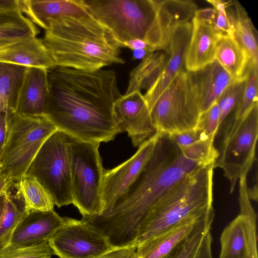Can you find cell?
Returning <instances> with one entry per match:
<instances>
[{"label":"cell","mask_w":258,"mask_h":258,"mask_svg":"<svg viewBox=\"0 0 258 258\" xmlns=\"http://www.w3.org/2000/svg\"><path fill=\"white\" fill-rule=\"evenodd\" d=\"M191 21L178 26L174 31L164 67L155 82L143 95L149 109L184 68V57L190 39Z\"/></svg>","instance_id":"obj_17"},{"label":"cell","mask_w":258,"mask_h":258,"mask_svg":"<svg viewBox=\"0 0 258 258\" xmlns=\"http://www.w3.org/2000/svg\"><path fill=\"white\" fill-rule=\"evenodd\" d=\"M20 10V0H0V11Z\"/></svg>","instance_id":"obj_44"},{"label":"cell","mask_w":258,"mask_h":258,"mask_svg":"<svg viewBox=\"0 0 258 258\" xmlns=\"http://www.w3.org/2000/svg\"><path fill=\"white\" fill-rule=\"evenodd\" d=\"M99 258H139L137 247H126L110 250Z\"/></svg>","instance_id":"obj_39"},{"label":"cell","mask_w":258,"mask_h":258,"mask_svg":"<svg viewBox=\"0 0 258 258\" xmlns=\"http://www.w3.org/2000/svg\"><path fill=\"white\" fill-rule=\"evenodd\" d=\"M233 5L236 12L233 35L247 51L252 62L258 64L257 42L254 26L241 4L234 1Z\"/></svg>","instance_id":"obj_29"},{"label":"cell","mask_w":258,"mask_h":258,"mask_svg":"<svg viewBox=\"0 0 258 258\" xmlns=\"http://www.w3.org/2000/svg\"><path fill=\"white\" fill-rule=\"evenodd\" d=\"M28 68L0 62V113H15L20 92Z\"/></svg>","instance_id":"obj_25"},{"label":"cell","mask_w":258,"mask_h":258,"mask_svg":"<svg viewBox=\"0 0 258 258\" xmlns=\"http://www.w3.org/2000/svg\"><path fill=\"white\" fill-rule=\"evenodd\" d=\"M258 64L250 60L246 71V82L241 98L235 107L234 120L243 118L258 103Z\"/></svg>","instance_id":"obj_31"},{"label":"cell","mask_w":258,"mask_h":258,"mask_svg":"<svg viewBox=\"0 0 258 258\" xmlns=\"http://www.w3.org/2000/svg\"><path fill=\"white\" fill-rule=\"evenodd\" d=\"M250 60L247 51L234 35L223 36L219 39L216 48L215 60L234 80L245 77Z\"/></svg>","instance_id":"obj_24"},{"label":"cell","mask_w":258,"mask_h":258,"mask_svg":"<svg viewBox=\"0 0 258 258\" xmlns=\"http://www.w3.org/2000/svg\"><path fill=\"white\" fill-rule=\"evenodd\" d=\"M27 213L9 191L0 221V249L10 244L15 230Z\"/></svg>","instance_id":"obj_30"},{"label":"cell","mask_w":258,"mask_h":258,"mask_svg":"<svg viewBox=\"0 0 258 258\" xmlns=\"http://www.w3.org/2000/svg\"><path fill=\"white\" fill-rule=\"evenodd\" d=\"M13 187L17 191L14 197L21 202L27 213L53 210L50 196L35 177L26 174L15 181Z\"/></svg>","instance_id":"obj_26"},{"label":"cell","mask_w":258,"mask_h":258,"mask_svg":"<svg viewBox=\"0 0 258 258\" xmlns=\"http://www.w3.org/2000/svg\"><path fill=\"white\" fill-rule=\"evenodd\" d=\"M168 136L179 147L188 146L201 140L210 139L202 131L196 128Z\"/></svg>","instance_id":"obj_38"},{"label":"cell","mask_w":258,"mask_h":258,"mask_svg":"<svg viewBox=\"0 0 258 258\" xmlns=\"http://www.w3.org/2000/svg\"><path fill=\"white\" fill-rule=\"evenodd\" d=\"M8 192L0 195V221L4 212Z\"/></svg>","instance_id":"obj_46"},{"label":"cell","mask_w":258,"mask_h":258,"mask_svg":"<svg viewBox=\"0 0 258 258\" xmlns=\"http://www.w3.org/2000/svg\"><path fill=\"white\" fill-rule=\"evenodd\" d=\"M157 133L169 135L196 128L200 110L189 73L182 71L150 110Z\"/></svg>","instance_id":"obj_9"},{"label":"cell","mask_w":258,"mask_h":258,"mask_svg":"<svg viewBox=\"0 0 258 258\" xmlns=\"http://www.w3.org/2000/svg\"><path fill=\"white\" fill-rule=\"evenodd\" d=\"M113 114L119 133L127 132L134 147L140 146L157 133L141 91L121 95L114 104Z\"/></svg>","instance_id":"obj_13"},{"label":"cell","mask_w":258,"mask_h":258,"mask_svg":"<svg viewBox=\"0 0 258 258\" xmlns=\"http://www.w3.org/2000/svg\"><path fill=\"white\" fill-rule=\"evenodd\" d=\"M90 14L120 44L139 39L149 46L156 14L155 0H82Z\"/></svg>","instance_id":"obj_6"},{"label":"cell","mask_w":258,"mask_h":258,"mask_svg":"<svg viewBox=\"0 0 258 258\" xmlns=\"http://www.w3.org/2000/svg\"><path fill=\"white\" fill-rule=\"evenodd\" d=\"M48 93V70L28 68L15 113L29 116L43 115Z\"/></svg>","instance_id":"obj_23"},{"label":"cell","mask_w":258,"mask_h":258,"mask_svg":"<svg viewBox=\"0 0 258 258\" xmlns=\"http://www.w3.org/2000/svg\"><path fill=\"white\" fill-rule=\"evenodd\" d=\"M246 82L245 77L233 81L223 92L217 103L220 116L219 126L222 124L229 113L236 107L240 100Z\"/></svg>","instance_id":"obj_34"},{"label":"cell","mask_w":258,"mask_h":258,"mask_svg":"<svg viewBox=\"0 0 258 258\" xmlns=\"http://www.w3.org/2000/svg\"><path fill=\"white\" fill-rule=\"evenodd\" d=\"M213 8L198 10L191 20V32L184 57L187 72L199 70L215 60L217 43L222 37L214 26Z\"/></svg>","instance_id":"obj_12"},{"label":"cell","mask_w":258,"mask_h":258,"mask_svg":"<svg viewBox=\"0 0 258 258\" xmlns=\"http://www.w3.org/2000/svg\"><path fill=\"white\" fill-rule=\"evenodd\" d=\"M214 164L204 166L171 187L153 207L138 229L135 246L184 221L214 213Z\"/></svg>","instance_id":"obj_4"},{"label":"cell","mask_w":258,"mask_h":258,"mask_svg":"<svg viewBox=\"0 0 258 258\" xmlns=\"http://www.w3.org/2000/svg\"><path fill=\"white\" fill-rule=\"evenodd\" d=\"M7 115L5 112L0 113V157L5 144L7 136Z\"/></svg>","instance_id":"obj_41"},{"label":"cell","mask_w":258,"mask_h":258,"mask_svg":"<svg viewBox=\"0 0 258 258\" xmlns=\"http://www.w3.org/2000/svg\"><path fill=\"white\" fill-rule=\"evenodd\" d=\"M206 166L186 157L168 135L161 134L128 189L100 215L81 220L106 236L116 249L135 247L140 225L153 207L171 187Z\"/></svg>","instance_id":"obj_2"},{"label":"cell","mask_w":258,"mask_h":258,"mask_svg":"<svg viewBox=\"0 0 258 258\" xmlns=\"http://www.w3.org/2000/svg\"><path fill=\"white\" fill-rule=\"evenodd\" d=\"M161 134L156 133L143 143L137 152L121 164L112 169L105 170L102 189L103 211L123 195L135 181L152 155Z\"/></svg>","instance_id":"obj_14"},{"label":"cell","mask_w":258,"mask_h":258,"mask_svg":"<svg viewBox=\"0 0 258 258\" xmlns=\"http://www.w3.org/2000/svg\"><path fill=\"white\" fill-rule=\"evenodd\" d=\"M133 51V59H143L149 54L154 52L145 49H134Z\"/></svg>","instance_id":"obj_45"},{"label":"cell","mask_w":258,"mask_h":258,"mask_svg":"<svg viewBox=\"0 0 258 258\" xmlns=\"http://www.w3.org/2000/svg\"><path fill=\"white\" fill-rule=\"evenodd\" d=\"M216 11L214 26L221 36L233 35L235 14L228 12L227 9L233 1L225 2L221 0H207Z\"/></svg>","instance_id":"obj_35"},{"label":"cell","mask_w":258,"mask_h":258,"mask_svg":"<svg viewBox=\"0 0 258 258\" xmlns=\"http://www.w3.org/2000/svg\"><path fill=\"white\" fill-rule=\"evenodd\" d=\"M45 115L68 136L98 143L119 134L113 106L121 96L111 70L87 71L55 67L48 70Z\"/></svg>","instance_id":"obj_1"},{"label":"cell","mask_w":258,"mask_h":258,"mask_svg":"<svg viewBox=\"0 0 258 258\" xmlns=\"http://www.w3.org/2000/svg\"><path fill=\"white\" fill-rule=\"evenodd\" d=\"M189 73L200 114L216 102L224 90L235 80L216 60Z\"/></svg>","instance_id":"obj_21"},{"label":"cell","mask_w":258,"mask_h":258,"mask_svg":"<svg viewBox=\"0 0 258 258\" xmlns=\"http://www.w3.org/2000/svg\"><path fill=\"white\" fill-rule=\"evenodd\" d=\"M214 218V212L188 219L161 235L137 247L139 258H163L187 238L207 220Z\"/></svg>","instance_id":"obj_22"},{"label":"cell","mask_w":258,"mask_h":258,"mask_svg":"<svg viewBox=\"0 0 258 258\" xmlns=\"http://www.w3.org/2000/svg\"><path fill=\"white\" fill-rule=\"evenodd\" d=\"M20 8L33 24L45 30L52 22L64 17L91 15L82 0H20Z\"/></svg>","instance_id":"obj_20"},{"label":"cell","mask_w":258,"mask_h":258,"mask_svg":"<svg viewBox=\"0 0 258 258\" xmlns=\"http://www.w3.org/2000/svg\"><path fill=\"white\" fill-rule=\"evenodd\" d=\"M156 14L150 46L154 51L168 52L172 35L181 24L190 22L198 10L191 0H155Z\"/></svg>","instance_id":"obj_15"},{"label":"cell","mask_w":258,"mask_h":258,"mask_svg":"<svg viewBox=\"0 0 258 258\" xmlns=\"http://www.w3.org/2000/svg\"><path fill=\"white\" fill-rule=\"evenodd\" d=\"M68 136L73 204L83 217L100 215L105 171L98 150L100 143Z\"/></svg>","instance_id":"obj_7"},{"label":"cell","mask_w":258,"mask_h":258,"mask_svg":"<svg viewBox=\"0 0 258 258\" xmlns=\"http://www.w3.org/2000/svg\"><path fill=\"white\" fill-rule=\"evenodd\" d=\"M42 40L55 67L92 71L124 62L120 44L91 15L52 22Z\"/></svg>","instance_id":"obj_3"},{"label":"cell","mask_w":258,"mask_h":258,"mask_svg":"<svg viewBox=\"0 0 258 258\" xmlns=\"http://www.w3.org/2000/svg\"><path fill=\"white\" fill-rule=\"evenodd\" d=\"M14 181L9 176L5 174L2 170L0 166V195L10 191L13 187Z\"/></svg>","instance_id":"obj_43"},{"label":"cell","mask_w":258,"mask_h":258,"mask_svg":"<svg viewBox=\"0 0 258 258\" xmlns=\"http://www.w3.org/2000/svg\"><path fill=\"white\" fill-rule=\"evenodd\" d=\"M219 116L220 111L216 102L200 114L196 128L202 131L208 138L214 140L220 127Z\"/></svg>","instance_id":"obj_37"},{"label":"cell","mask_w":258,"mask_h":258,"mask_svg":"<svg viewBox=\"0 0 258 258\" xmlns=\"http://www.w3.org/2000/svg\"><path fill=\"white\" fill-rule=\"evenodd\" d=\"M47 243L52 252L59 258H99L116 249L92 226L68 217Z\"/></svg>","instance_id":"obj_11"},{"label":"cell","mask_w":258,"mask_h":258,"mask_svg":"<svg viewBox=\"0 0 258 258\" xmlns=\"http://www.w3.org/2000/svg\"><path fill=\"white\" fill-rule=\"evenodd\" d=\"M256 217L239 214L225 227L219 258H258Z\"/></svg>","instance_id":"obj_16"},{"label":"cell","mask_w":258,"mask_h":258,"mask_svg":"<svg viewBox=\"0 0 258 258\" xmlns=\"http://www.w3.org/2000/svg\"><path fill=\"white\" fill-rule=\"evenodd\" d=\"M122 47L128 48L132 50L137 49H145L155 52L145 41L139 39H135L124 42L122 44Z\"/></svg>","instance_id":"obj_42"},{"label":"cell","mask_w":258,"mask_h":258,"mask_svg":"<svg viewBox=\"0 0 258 258\" xmlns=\"http://www.w3.org/2000/svg\"><path fill=\"white\" fill-rule=\"evenodd\" d=\"M258 137V103L242 119L233 120L224 135L214 167L222 169L230 183V192L237 180L247 176L255 158Z\"/></svg>","instance_id":"obj_10"},{"label":"cell","mask_w":258,"mask_h":258,"mask_svg":"<svg viewBox=\"0 0 258 258\" xmlns=\"http://www.w3.org/2000/svg\"><path fill=\"white\" fill-rule=\"evenodd\" d=\"M179 148L186 157L205 165L215 164L219 156L214 141L210 139L201 140L188 146Z\"/></svg>","instance_id":"obj_33"},{"label":"cell","mask_w":258,"mask_h":258,"mask_svg":"<svg viewBox=\"0 0 258 258\" xmlns=\"http://www.w3.org/2000/svg\"><path fill=\"white\" fill-rule=\"evenodd\" d=\"M39 29L20 10L0 11V43L28 36H37Z\"/></svg>","instance_id":"obj_28"},{"label":"cell","mask_w":258,"mask_h":258,"mask_svg":"<svg viewBox=\"0 0 258 258\" xmlns=\"http://www.w3.org/2000/svg\"><path fill=\"white\" fill-rule=\"evenodd\" d=\"M66 222L54 210L31 211L16 227L9 245L26 247L47 242Z\"/></svg>","instance_id":"obj_18"},{"label":"cell","mask_w":258,"mask_h":258,"mask_svg":"<svg viewBox=\"0 0 258 258\" xmlns=\"http://www.w3.org/2000/svg\"><path fill=\"white\" fill-rule=\"evenodd\" d=\"M27 174L35 177L60 208L73 203L68 136L56 130L43 143Z\"/></svg>","instance_id":"obj_8"},{"label":"cell","mask_w":258,"mask_h":258,"mask_svg":"<svg viewBox=\"0 0 258 258\" xmlns=\"http://www.w3.org/2000/svg\"><path fill=\"white\" fill-rule=\"evenodd\" d=\"M167 58L160 52H152L143 58L130 75L125 94L135 91L147 90L155 82L162 71Z\"/></svg>","instance_id":"obj_27"},{"label":"cell","mask_w":258,"mask_h":258,"mask_svg":"<svg viewBox=\"0 0 258 258\" xmlns=\"http://www.w3.org/2000/svg\"><path fill=\"white\" fill-rule=\"evenodd\" d=\"M212 236L210 230L205 234L195 258H213L212 253Z\"/></svg>","instance_id":"obj_40"},{"label":"cell","mask_w":258,"mask_h":258,"mask_svg":"<svg viewBox=\"0 0 258 258\" xmlns=\"http://www.w3.org/2000/svg\"><path fill=\"white\" fill-rule=\"evenodd\" d=\"M52 254L47 242L26 247L9 245L0 249V258H51Z\"/></svg>","instance_id":"obj_36"},{"label":"cell","mask_w":258,"mask_h":258,"mask_svg":"<svg viewBox=\"0 0 258 258\" xmlns=\"http://www.w3.org/2000/svg\"><path fill=\"white\" fill-rule=\"evenodd\" d=\"M0 62L47 70L55 67L42 39L36 36L0 43Z\"/></svg>","instance_id":"obj_19"},{"label":"cell","mask_w":258,"mask_h":258,"mask_svg":"<svg viewBox=\"0 0 258 258\" xmlns=\"http://www.w3.org/2000/svg\"><path fill=\"white\" fill-rule=\"evenodd\" d=\"M214 219L205 221L187 238L163 258H195L206 232L211 229Z\"/></svg>","instance_id":"obj_32"},{"label":"cell","mask_w":258,"mask_h":258,"mask_svg":"<svg viewBox=\"0 0 258 258\" xmlns=\"http://www.w3.org/2000/svg\"><path fill=\"white\" fill-rule=\"evenodd\" d=\"M56 130L44 115L7 116L6 139L0 157L2 172L14 182L26 174L43 143Z\"/></svg>","instance_id":"obj_5"}]
</instances>
